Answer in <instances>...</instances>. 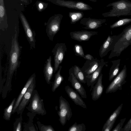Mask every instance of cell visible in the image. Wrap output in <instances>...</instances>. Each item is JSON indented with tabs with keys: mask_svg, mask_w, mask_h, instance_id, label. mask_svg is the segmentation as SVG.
Here are the masks:
<instances>
[{
	"mask_svg": "<svg viewBox=\"0 0 131 131\" xmlns=\"http://www.w3.org/2000/svg\"><path fill=\"white\" fill-rule=\"evenodd\" d=\"M17 38L16 31L13 37L10 52V66L7 73L6 83L2 91V96L3 99L6 97L8 92L11 90L12 77L18 66L20 49Z\"/></svg>",
	"mask_w": 131,
	"mask_h": 131,
	"instance_id": "cell-1",
	"label": "cell"
},
{
	"mask_svg": "<svg viewBox=\"0 0 131 131\" xmlns=\"http://www.w3.org/2000/svg\"><path fill=\"white\" fill-rule=\"evenodd\" d=\"M131 45V25L125 27L115 38L108 57L111 59L119 56L122 52Z\"/></svg>",
	"mask_w": 131,
	"mask_h": 131,
	"instance_id": "cell-2",
	"label": "cell"
},
{
	"mask_svg": "<svg viewBox=\"0 0 131 131\" xmlns=\"http://www.w3.org/2000/svg\"><path fill=\"white\" fill-rule=\"evenodd\" d=\"M111 7L107 12L102 14L104 17H117L131 15V2L128 0H119L108 4L106 7Z\"/></svg>",
	"mask_w": 131,
	"mask_h": 131,
	"instance_id": "cell-3",
	"label": "cell"
},
{
	"mask_svg": "<svg viewBox=\"0 0 131 131\" xmlns=\"http://www.w3.org/2000/svg\"><path fill=\"white\" fill-rule=\"evenodd\" d=\"M27 109L32 113L42 116L47 114L43 100L41 98L36 90L35 89L33 91Z\"/></svg>",
	"mask_w": 131,
	"mask_h": 131,
	"instance_id": "cell-4",
	"label": "cell"
},
{
	"mask_svg": "<svg viewBox=\"0 0 131 131\" xmlns=\"http://www.w3.org/2000/svg\"><path fill=\"white\" fill-rule=\"evenodd\" d=\"M63 17L61 14H54L49 18L47 23L46 31L50 40L53 41L54 37L59 30Z\"/></svg>",
	"mask_w": 131,
	"mask_h": 131,
	"instance_id": "cell-5",
	"label": "cell"
},
{
	"mask_svg": "<svg viewBox=\"0 0 131 131\" xmlns=\"http://www.w3.org/2000/svg\"><path fill=\"white\" fill-rule=\"evenodd\" d=\"M59 102V110L57 113L59 120L61 124L64 126L68 121L70 120L72 113L69 102L62 96L60 97Z\"/></svg>",
	"mask_w": 131,
	"mask_h": 131,
	"instance_id": "cell-6",
	"label": "cell"
},
{
	"mask_svg": "<svg viewBox=\"0 0 131 131\" xmlns=\"http://www.w3.org/2000/svg\"><path fill=\"white\" fill-rule=\"evenodd\" d=\"M127 68L125 65L115 78L107 88L105 93H114L118 90L122 89L123 85L126 82Z\"/></svg>",
	"mask_w": 131,
	"mask_h": 131,
	"instance_id": "cell-7",
	"label": "cell"
},
{
	"mask_svg": "<svg viewBox=\"0 0 131 131\" xmlns=\"http://www.w3.org/2000/svg\"><path fill=\"white\" fill-rule=\"evenodd\" d=\"M50 2L60 6L79 10H90L93 8L88 4L82 1L65 0H51Z\"/></svg>",
	"mask_w": 131,
	"mask_h": 131,
	"instance_id": "cell-8",
	"label": "cell"
},
{
	"mask_svg": "<svg viewBox=\"0 0 131 131\" xmlns=\"http://www.w3.org/2000/svg\"><path fill=\"white\" fill-rule=\"evenodd\" d=\"M67 50V46L64 43H57L52 49V52L54 57V73L58 70L60 65L63 61Z\"/></svg>",
	"mask_w": 131,
	"mask_h": 131,
	"instance_id": "cell-9",
	"label": "cell"
},
{
	"mask_svg": "<svg viewBox=\"0 0 131 131\" xmlns=\"http://www.w3.org/2000/svg\"><path fill=\"white\" fill-rule=\"evenodd\" d=\"M36 86L35 78L28 87L27 91L23 97L17 108L16 112L17 114H22L27 105L29 103L32 93Z\"/></svg>",
	"mask_w": 131,
	"mask_h": 131,
	"instance_id": "cell-10",
	"label": "cell"
},
{
	"mask_svg": "<svg viewBox=\"0 0 131 131\" xmlns=\"http://www.w3.org/2000/svg\"><path fill=\"white\" fill-rule=\"evenodd\" d=\"M20 17L27 39L30 44V48H35V33L33 32L26 17L22 13L20 14Z\"/></svg>",
	"mask_w": 131,
	"mask_h": 131,
	"instance_id": "cell-11",
	"label": "cell"
},
{
	"mask_svg": "<svg viewBox=\"0 0 131 131\" xmlns=\"http://www.w3.org/2000/svg\"><path fill=\"white\" fill-rule=\"evenodd\" d=\"M105 19H98L91 18L90 17L83 18L80 20V24L85 26L83 27L86 29H95L100 27L102 25L106 22Z\"/></svg>",
	"mask_w": 131,
	"mask_h": 131,
	"instance_id": "cell-12",
	"label": "cell"
},
{
	"mask_svg": "<svg viewBox=\"0 0 131 131\" xmlns=\"http://www.w3.org/2000/svg\"><path fill=\"white\" fill-rule=\"evenodd\" d=\"M107 63V62H105L103 59H101L100 64L96 69L91 74L85 76L87 85L88 87L91 86L90 91L92 90L93 86L101 73L103 67Z\"/></svg>",
	"mask_w": 131,
	"mask_h": 131,
	"instance_id": "cell-13",
	"label": "cell"
},
{
	"mask_svg": "<svg viewBox=\"0 0 131 131\" xmlns=\"http://www.w3.org/2000/svg\"><path fill=\"white\" fill-rule=\"evenodd\" d=\"M98 34L97 31L83 30L72 31L70 33L71 38L80 42L88 41L91 37Z\"/></svg>",
	"mask_w": 131,
	"mask_h": 131,
	"instance_id": "cell-14",
	"label": "cell"
},
{
	"mask_svg": "<svg viewBox=\"0 0 131 131\" xmlns=\"http://www.w3.org/2000/svg\"><path fill=\"white\" fill-rule=\"evenodd\" d=\"M65 90L68 97L77 105L79 106L84 109H86V105L84 102L75 90L68 85L64 87Z\"/></svg>",
	"mask_w": 131,
	"mask_h": 131,
	"instance_id": "cell-15",
	"label": "cell"
},
{
	"mask_svg": "<svg viewBox=\"0 0 131 131\" xmlns=\"http://www.w3.org/2000/svg\"><path fill=\"white\" fill-rule=\"evenodd\" d=\"M69 74L68 80L71 83L72 87L82 98H86L87 96L86 91L81 83L76 78L73 73L69 71Z\"/></svg>",
	"mask_w": 131,
	"mask_h": 131,
	"instance_id": "cell-16",
	"label": "cell"
},
{
	"mask_svg": "<svg viewBox=\"0 0 131 131\" xmlns=\"http://www.w3.org/2000/svg\"><path fill=\"white\" fill-rule=\"evenodd\" d=\"M101 60L94 58L91 60H87L81 69L85 77L94 71L99 66Z\"/></svg>",
	"mask_w": 131,
	"mask_h": 131,
	"instance_id": "cell-17",
	"label": "cell"
},
{
	"mask_svg": "<svg viewBox=\"0 0 131 131\" xmlns=\"http://www.w3.org/2000/svg\"><path fill=\"white\" fill-rule=\"evenodd\" d=\"M117 35H109L101 46L99 50V55L101 58L106 56L112 50L115 40Z\"/></svg>",
	"mask_w": 131,
	"mask_h": 131,
	"instance_id": "cell-18",
	"label": "cell"
},
{
	"mask_svg": "<svg viewBox=\"0 0 131 131\" xmlns=\"http://www.w3.org/2000/svg\"><path fill=\"white\" fill-rule=\"evenodd\" d=\"M103 76L102 74L101 73L92 88L91 95L92 99L94 101L99 99L103 92L104 86L102 84Z\"/></svg>",
	"mask_w": 131,
	"mask_h": 131,
	"instance_id": "cell-19",
	"label": "cell"
},
{
	"mask_svg": "<svg viewBox=\"0 0 131 131\" xmlns=\"http://www.w3.org/2000/svg\"><path fill=\"white\" fill-rule=\"evenodd\" d=\"M35 73H34L31 76L27 81L18 97L16 99V102L13 107L12 114H14L16 112V110L19 105L28 87L34 80L35 78Z\"/></svg>",
	"mask_w": 131,
	"mask_h": 131,
	"instance_id": "cell-20",
	"label": "cell"
},
{
	"mask_svg": "<svg viewBox=\"0 0 131 131\" xmlns=\"http://www.w3.org/2000/svg\"><path fill=\"white\" fill-rule=\"evenodd\" d=\"M51 57L50 56L47 60L45 64L43 70L45 79L47 83L50 84L54 73V68L51 64Z\"/></svg>",
	"mask_w": 131,
	"mask_h": 131,
	"instance_id": "cell-21",
	"label": "cell"
},
{
	"mask_svg": "<svg viewBox=\"0 0 131 131\" xmlns=\"http://www.w3.org/2000/svg\"><path fill=\"white\" fill-rule=\"evenodd\" d=\"M121 59L112 61V66L110 68L109 73L108 80L111 81L118 74L119 71V66Z\"/></svg>",
	"mask_w": 131,
	"mask_h": 131,
	"instance_id": "cell-22",
	"label": "cell"
},
{
	"mask_svg": "<svg viewBox=\"0 0 131 131\" xmlns=\"http://www.w3.org/2000/svg\"><path fill=\"white\" fill-rule=\"evenodd\" d=\"M69 71L73 73L76 78L81 83H86L85 77L79 67L75 65L70 68Z\"/></svg>",
	"mask_w": 131,
	"mask_h": 131,
	"instance_id": "cell-23",
	"label": "cell"
},
{
	"mask_svg": "<svg viewBox=\"0 0 131 131\" xmlns=\"http://www.w3.org/2000/svg\"><path fill=\"white\" fill-rule=\"evenodd\" d=\"M62 68V66H60L58 70L55 75L54 80L52 84L51 88L52 91L53 92L55 91L63 80V77L60 74Z\"/></svg>",
	"mask_w": 131,
	"mask_h": 131,
	"instance_id": "cell-24",
	"label": "cell"
},
{
	"mask_svg": "<svg viewBox=\"0 0 131 131\" xmlns=\"http://www.w3.org/2000/svg\"><path fill=\"white\" fill-rule=\"evenodd\" d=\"M123 105V103L120 105L111 114L104 124L102 129V131H103L111 122L114 120L116 119L121 112Z\"/></svg>",
	"mask_w": 131,
	"mask_h": 131,
	"instance_id": "cell-25",
	"label": "cell"
},
{
	"mask_svg": "<svg viewBox=\"0 0 131 131\" xmlns=\"http://www.w3.org/2000/svg\"><path fill=\"white\" fill-rule=\"evenodd\" d=\"M84 15L83 13L82 12H70L69 16L70 19L71 24H75L83 18Z\"/></svg>",
	"mask_w": 131,
	"mask_h": 131,
	"instance_id": "cell-26",
	"label": "cell"
},
{
	"mask_svg": "<svg viewBox=\"0 0 131 131\" xmlns=\"http://www.w3.org/2000/svg\"><path fill=\"white\" fill-rule=\"evenodd\" d=\"M16 100V98L14 99L9 105L4 109L3 117L6 120H10Z\"/></svg>",
	"mask_w": 131,
	"mask_h": 131,
	"instance_id": "cell-27",
	"label": "cell"
},
{
	"mask_svg": "<svg viewBox=\"0 0 131 131\" xmlns=\"http://www.w3.org/2000/svg\"><path fill=\"white\" fill-rule=\"evenodd\" d=\"M131 22V18H125L116 21L110 26L111 28L113 29L127 24Z\"/></svg>",
	"mask_w": 131,
	"mask_h": 131,
	"instance_id": "cell-28",
	"label": "cell"
},
{
	"mask_svg": "<svg viewBox=\"0 0 131 131\" xmlns=\"http://www.w3.org/2000/svg\"><path fill=\"white\" fill-rule=\"evenodd\" d=\"M86 129L84 123L77 124L75 122L69 128L68 131H85Z\"/></svg>",
	"mask_w": 131,
	"mask_h": 131,
	"instance_id": "cell-29",
	"label": "cell"
},
{
	"mask_svg": "<svg viewBox=\"0 0 131 131\" xmlns=\"http://www.w3.org/2000/svg\"><path fill=\"white\" fill-rule=\"evenodd\" d=\"M6 13L4 0H0V25L2 24L4 21Z\"/></svg>",
	"mask_w": 131,
	"mask_h": 131,
	"instance_id": "cell-30",
	"label": "cell"
},
{
	"mask_svg": "<svg viewBox=\"0 0 131 131\" xmlns=\"http://www.w3.org/2000/svg\"><path fill=\"white\" fill-rule=\"evenodd\" d=\"M73 50L75 56L83 58L84 57L85 55L81 45L79 44L75 45L74 46Z\"/></svg>",
	"mask_w": 131,
	"mask_h": 131,
	"instance_id": "cell-31",
	"label": "cell"
},
{
	"mask_svg": "<svg viewBox=\"0 0 131 131\" xmlns=\"http://www.w3.org/2000/svg\"><path fill=\"white\" fill-rule=\"evenodd\" d=\"M20 117L17 119L14 123V131H21V124L22 121V114H20Z\"/></svg>",
	"mask_w": 131,
	"mask_h": 131,
	"instance_id": "cell-32",
	"label": "cell"
},
{
	"mask_svg": "<svg viewBox=\"0 0 131 131\" xmlns=\"http://www.w3.org/2000/svg\"><path fill=\"white\" fill-rule=\"evenodd\" d=\"M39 130L40 131H55V130L50 125H46L40 123L39 122L37 123Z\"/></svg>",
	"mask_w": 131,
	"mask_h": 131,
	"instance_id": "cell-33",
	"label": "cell"
},
{
	"mask_svg": "<svg viewBox=\"0 0 131 131\" xmlns=\"http://www.w3.org/2000/svg\"><path fill=\"white\" fill-rule=\"evenodd\" d=\"M36 5L38 10L41 12L46 8L48 4L42 1H38L36 2Z\"/></svg>",
	"mask_w": 131,
	"mask_h": 131,
	"instance_id": "cell-34",
	"label": "cell"
},
{
	"mask_svg": "<svg viewBox=\"0 0 131 131\" xmlns=\"http://www.w3.org/2000/svg\"><path fill=\"white\" fill-rule=\"evenodd\" d=\"M126 119V118H125L121 119L120 122L113 129L112 131H121Z\"/></svg>",
	"mask_w": 131,
	"mask_h": 131,
	"instance_id": "cell-35",
	"label": "cell"
},
{
	"mask_svg": "<svg viewBox=\"0 0 131 131\" xmlns=\"http://www.w3.org/2000/svg\"><path fill=\"white\" fill-rule=\"evenodd\" d=\"M121 131H131V118Z\"/></svg>",
	"mask_w": 131,
	"mask_h": 131,
	"instance_id": "cell-36",
	"label": "cell"
},
{
	"mask_svg": "<svg viewBox=\"0 0 131 131\" xmlns=\"http://www.w3.org/2000/svg\"><path fill=\"white\" fill-rule=\"evenodd\" d=\"M114 120L111 122L106 127L103 131H110L112 129L116 121Z\"/></svg>",
	"mask_w": 131,
	"mask_h": 131,
	"instance_id": "cell-37",
	"label": "cell"
},
{
	"mask_svg": "<svg viewBox=\"0 0 131 131\" xmlns=\"http://www.w3.org/2000/svg\"><path fill=\"white\" fill-rule=\"evenodd\" d=\"M83 58L87 60H91L94 58L91 55L88 54L85 55Z\"/></svg>",
	"mask_w": 131,
	"mask_h": 131,
	"instance_id": "cell-38",
	"label": "cell"
},
{
	"mask_svg": "<svg viewBox=\"0 0 131 131\" xmlns=\"http://www.w3.org/2000/svg\"><path fill=\"white\" fill-rule=\"evenodd\" d=\"M21 2L25 4H26L27 5L28 4H29V0H20Z\"/></svg>",
	"mask_w": 131,
	"mask_h": 131,
	"instance_id": "cell-39",
	"label": "cell"
},
{
	"mask_svg": "<svg viewBox=\"0 0 131 131\" xmlns=\"http://www.w3.org/2000/svg\"><path fill=\"white\" fill-rule=\"evenodd\" d=\"M89 1L93 2H97V0H89Z\"/></svg>",
	"mask_w": 131,
	"mask_h": 131,
	"instance_id": "cell-40",
	"label": "cell"
},
{
	"mask_svg": "<svg viewBox=\"0 0 131 131\" xmlns=\"http://www.w3.org/2000/svg\"><path fill=\"white\" fill-rule=\"evenodd\" d=\"M47 0V1H51V0Z\"/></svg>",
	"mask_w": 131,
	"mask_h": 131,
	"instance_id": "cell-41",
	"label": "cell"
},
{
	"mask_svg": "<svg viewBox=\"0 0 131 131\" xmlns=\"http://www.w3.org/2000/svg\"><path fill=\"white\" fill-rule=\"evenodd\" d=\"M130 88H131V85L130 86Z\"/></svg>",
	"mask_w": 131,
	"mask_h": 131,
	"instance_id": "cell-42",
	"label": "cell"
},
{
	"mask_svg": "<svg viewBox=\"0 0 131 131\" xmlns=\"http://www.w3.org/2000/svg\"><path fill=\"white\" fill-rule=\"evenodd\" d=\"M130 95H131V94H130Z\"/></svg>",
	"mask_w": 131,
	"mask_h": 131,
	"instance_id": "cell-43",
	"label": "cell"
}]
</instances>
